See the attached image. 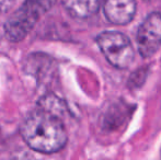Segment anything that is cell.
<instances>
[{
  "mask_svg": "<svg viewBox=\"0 0 161 160\" xmlns=\"http://www.w3.org/2000/svg\"><path fill=\"white\" fill-rule=\"evenodd\" d=\"M20 132L24 141L38 152H56L67 143L64 123L57 114L44 108L29 114L22 122Z\"/></svg>",
  "mask_w": 161,
  "mask_h": 160,
  "instance_id": "6da1fadb",
  "label": "cell"
},
{
  "mask_svg": "<svg viewBox=\"0 0 161 160\" xmlns=\"http://www.w3.org/2000/svg\"><path fill=\"white\" fill-rule=\"evenodd\" d=\"M56 0H25L7 20L4 33L12 42L23 40L37 23L38 19L54 6Z\"/></svg>",
  "mask_w": 161,
  "mask_h": 160,
  "instance_id": "7a4b0ae2",
  "label": "cell"
},
{
  "mask_svg": "<svg viewBox=\"0 0 161 160\" xmlns=\"http://www.w3.org/2000/svg\"><path fill=\"white\" fill-rule=\"evenodd\" d=\"M97 44L108 63L117 69H126L135 58L131 42L124 33L105 31L97 36Z\"/></svg>",
  "mask_w": 161,
  "mask_h": 160,
  "instance_id": "3957f363",
  "label": "cell"
},
{
  "mask_svg": "<svg viewBox=\"0 0 161 160\" xmlns=\"http://www.w3.org/2000/svg\"><path fill=\"white\" fill-rule=\"evenodd\" d=\"M137 49L142 57L153 56L161 47V13L153 12L142 22L136 34Z\"/></svg>",
  "mask_w": 161,
  "mask_h": 160,
  "instance_id": "277c9868",
  "label": "cell"
},
{
  "mask_svg": "<svg viewBox=\"0 0 161 160\" xmlns=\"http://www.w3.org/2000/svg\"><path fill=\"white\" fill-rule=\"evenodd\" d=\"M136 0H103L104 15L114 25H125L134 19Z\"/></svg>",
  "mask_w": 161,
  "mask_h": 160,
  "instance_id": "5b68a950",
  "label": "cell"
},
{
  "mask_svg": "<svg viewBox=\"0 0 161 160\" xmlns=\"http://www.w3.org/2000/svg\"><path fill=\"white\" fill-rule=\"evenodd\" d=\"M66 10L75 18L87 19L99 10L103 0H62Z\"/></svg>",
  "mask_w": 161,
  "mask_h": 160,
  "instance_id": "8992f818",
  "label": "cell"
}]
</instances>
